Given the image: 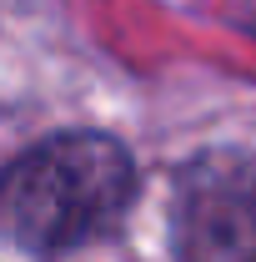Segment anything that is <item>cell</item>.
Masks as SVG:
<instances>
[{
	"instance_id": "cell-1",
	"label": "cell",
	"mask_w": 256,
	"mask_h": 262,
	"mask_svg": "<svg viewBox=\"0 0 256 262\" xmlns=\"http://www.w3.org/2000/svg\"><path fill=\"white\" fill-rule=\"evenodd\" d=\"M136 202V162L106 131H61L0 171V237L56 257L116 227Z\"/></svg>"
},
{
	"instance_id": "cell-2",
	"label": "cell",
	"mask_w": 256,
	"mask_h": 262,
	"mask_svg": "<svg viewBox=\"0 0 256 262\" xmlns=\"http://www.w3.org/2000/svg\"><path fill=\"white\" fill-rule=\"evenodd\" d=\"M171 237L181 262H256V157H196L176 177Z\"/></svg>"
}]
</instances>
